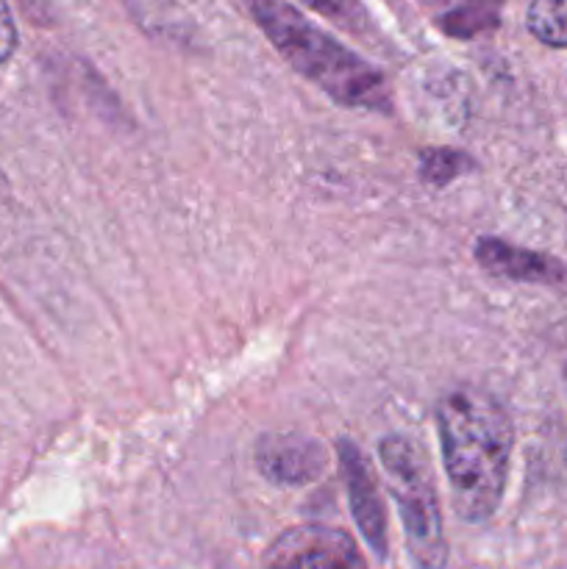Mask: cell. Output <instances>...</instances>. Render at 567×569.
Here are the masks:
<instances>
[{
    "label": "cell",
    "instance_id": "obj_4",
    "mask_svg": "<svg viewBox=\"0 0 567 569\" xmlns=\"http://www.w3.org/2000/svg\"><path fill=\"white\" fill-rule=\"evenodd\" d=\"M265 569H367L354 539L339 528L298 526L267 548Z\"/></svg>",
    "mask_w": 567,
    "mask_h": 569
},
{
    "label": "cell",
    "instance_id": "obj_3",
    "mask_svg": "<svg viewBox=\"0 0 567 569\" xmlns=\"http://www.w3.org/2000/svg\"><path fill=\"white\" fill-rule=\"evenodd\" d=\"M378 456H381V467L398 503L406 548H409L415 569H445L448 542H445L437 481H434L428 456L404 433L384 437L378 445Z\"/></svg>",
    "mask_w": 567,
    "mask_h": 569
},
{
    "label": "cell",
    "instance_id": "obj_14",
    "mask_svg": "<svg viewBox=\"0 0 567 569\" xmlns=\"http://www.w3.org/2000/svg\"><path fill=\"white\" fill-rule=\"evenodd\" d=\"M565 381H567V376H565Z\"/></svg>",
    "mask_w": 567,
    "mask_h": 569
},
{
    "label": "cell",
    "instance_id": "obj_9",
    "mask_svg": "<svg viewBox=\"0 0 567 569\" xmlns=\"http://www.w3.org/2000/svg\"><path fill=\"white\" fill-rule=\"evenodd\" d=\"M500 0H465V6H456L454 11L442 17V28L450 37H476L484 28H493L498 22Z\"/></svg>",
    "mask_w": 567,
    "mask_h": 569
},
{
    "label": "cell",
    "instance_id": "obj_7",
    "mask_svg": "<svg viewBox=\"0 0 567 569\" xmlns=\"http://www.w3.org/2000/svg\"><path fill=\"white\" fill-rule=\"evenodd\" d=\"M476 261L481 270L489 276L506 278V281H520V283H556L565 278L559 261L548 259L534 250L517 248V244L504 242L495 237H481L472 248Z\"/></svg>",
    "mask_w": 567,
    "mask_h": 569
},
{
    "label": "cell",
    "instance_id": "obj_8",
    "mask_svg": "<svg viewBox=\"0 0 567 569\" xmlns=\"http://www.w3.org/2000/svg\"><path fill=\"white\" fill-rule=\"evenodd\" d=\"M526 26L548 48H567V0H531Z\"/></svg>",
    "mask_w": 567,
    "mask_h": 569
},
{
    "label": "cell",
    "instance_id": "obj_11",
    "mask_svg": "<svg viewBox=\"0 0 567 569\" xmlns=\"http://www.w3.org/2000/svg\"><path fill=\"white\" fill-rule=\"evenodd\" d=\"M300 3L309 6L311 11L322 14L326 20L337 22L345 31H370V14H367V9L361 6V0H300Z\"/></svg>",
    "mask_w": 567,
    "mask_h": 569
},
{
    "label": "cell",
    "instance_id": "obj_5",
    "mask_svg": "<svg viewBox=\"0 0 567 569\" xmlns=\"http://www.w3.org/2000/svg\"><path fill=\"white\" fill-rule=\"evenodd\" d=\"M337 456L356 528L361 531L365 542L370 545L372 553L378 559H387V509H384L381 492H378L376 476L367 465V456L350 439H339Z\"/></svg>",
    "mask_w": 567,
    "mask_h": 569
},
{
    "label": "cell",
    "instance_id": "obj_10",
    "mask_svg": "<svg viewBox=\"0 0 567 569\" xmlns=\"http://www.w3.org/2000/svg\"><path fill=\"white\" fill-rule=\"evenodd\" d=\"M472 159L454 148H426L420 153V176L431 187H448L450 181L472 170Z\"/></svg>",
    "mask_w": 567,
    "mask_h": 569
},
{
    "label": "cell",
    "instance_id": "obj_6",
    "mask_svg": "<svg viewBox=\"0 0 567 569\" xmlns=\"http://www.w3.org/2000/svg\"><path fill=\"white\" fill-rule=\"evenodd\" d=\"M256 467L278 487H306L322 478L328 450L304 433H265L256 442Z\"/></svg>",
    "mask_w": 567,
    "mask_h": 569
},
{
    "label": "cell",
    "instance_id": "obj_13",
    "mask_svg": "<svg viewBox=\"0 0 567 569\" xmlns=\"http://www.w3.org/2000/svg\"><path fill=\"white\" fill-rule=\"evenodd\" d=\"M0 189H3V172H0Z\"/></svg>",
    "mask_w": 567,
    "mask_h": 569
},
{
    "label": "cell",
    "instance_id": "obj_1",
    "mask_svg": "<svg viewBox=\"0 0 567 569\" xmlns=\"http://www.w3.org/2000/svg\"><path fill=\"white\" fill-rule=\"evenodd\" d=\"M437 431L445 476L459 520H493L506 492L515 428L504 406L476 387H456L439 400Z\"/></svg>",
    "mask_w": 567,
    "mask_h": 569
},
{
    "label": "cell",
    "instance_id": "obj_12",
    "mask_svg": "<svg viewBox=\"0 0 567 569\" xmlns=\"http://www.w3.org/2000/svg\"><path fill=\"white\" fill-rule=\"evenodd\" d=\"M17 42H20V37H17V26L14 17H11L9 0H0V64H6V61L14 56Z\"/></svg>",
    "mask_w": 567,
    "mask_h": 569
},
{
    "label": "cell",
    "instance_id": "obj_2",
    "mask_svg": "<svg viewBox=\"0 0 567 569\" xmlns=\"http://www.w3.org/2000/svg\"><path fill=\"white\" fill-rule=\"evenodd\" d=\"M272 48L295 72L348 109H389V87L381 70L345 48L287 0H239Z\"/></svg>",
    "mask_w": 567,
    "mask_h": 569
}]
</instances>
